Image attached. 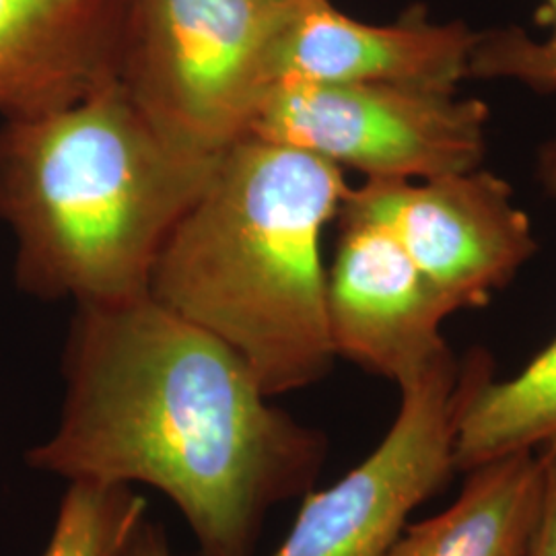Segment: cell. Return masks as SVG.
<instances>
[{
  "mask_svg": "<svg viewBox=\"0 0 556 556\" xmlns=\"http://www.w3.org/2000/svg\"><path fill=\"white\" fill-rule=\"evenodd\" d=\"M477 31L410 9L390 25L353 20L330 0H301L275 54V83H379L456 93Z\"/></svg>",
  "mask_w": 556,
  "mask_h": 556,
  "instance_id": "cell-9",
  "label": "cell"
},
{
  "mask_svg": "<svg viewBox=\"0 0 556 556\" xmlns=\"http://www.w3.org/2000/svg\"><path fill=\"white\" fill-rule=\"evenodd\" d=\"M301 0H119L116 85L181 149L219 160L275 85Z\"/></svg>",
  "mask_w": 556,
  "mask_h": 556,
  "instance_id": "cell-4",
  "label": "cell"
},
{
  "mask_svg": "<svg viewBox=\"0 0 556 556\" xmlns=\"http://www.w3.org/2000/svg\"><path fill=\"white\" fill-rule=\"evenodd\" d=\"M144 514L130 484L71 482L41 556H124Z\"/></svg>",
  "mask_w": 556,
  "mask_h": 556,
  "instance_id": "cell-13",
  "label": "cell"
},
{
  "mask_svg": "<svg viewBox=\"0 0 556 556\" xmlns=\"http://www.w3.org/2000/svg\"><path fill=\"white\" fill-rule=\"evenodd\" d=\"M338 215L388 227L452 312L486 305L538 250L511 186L480 167L429 179L367 178L349 188Z\"/></svg>",
  "mask_w": 556,
  "mask_h": 556,
  "instance_id": "cell-7",
  "label": "cell"
},
{
  "mask_svg": "<svg viewBox=\"0 0 556 556\" xmlns=\"http://www.w3.org/2000/svg\"><path fill=\"white\" fill-rule=\"evenodd\" d=\"M466 365L454 353L400 386L396 418L357 468L309 491L273 556H386L408 517L457 475Z\"/></svg>",
  "mask_w": 556,
  "mask_h": 556,
  "instance_id": "cell-6",
  "label": "cell"
},
{
  "mask_svg": "<svg viewBox=\"0 0 556 556\" xmlns=\"http://www.w3.org/2000/svg\"><path fill=\"white\" fill-rule=\"evenodd\" d=\"M542 452L546 459L544 501L528 556H556V445L542 447Z\"/></svg>",
  "mask_w": 556,
  "mask_h": 556,
  "instance_id": "cell-15",
  "label": "cell"
},
{
  "mask_svg": "<svg viewBox=\"0 0 556 556\" xmlns=\"http://www.w3.org/2000/svg\"><path fill=\"white\" fill-rule=\"evenodd\" d=\"M346 192L330 161L239 139L163 243L149 298L233 349L266 396L316 383L337 358L321 233Z\"/></svg>",
  "mask_w": 556,
  "mask_h": 556,
  "instance_id": "cell-2",
  "label": "cell"
},
{
  "mask_svg": "<svg viewBox=\"0 0 556 556\" xmlns=\"http://www.w3.org/2000/svg\"><path fill=\"white\" fill-rule=\"evenodd\" d=\"M540 179L556 194V149L544 147ZM456 435L457 475L493 457L556 445V338L514 378H493V358L475 349Z\"/></svg>",
  "mask_w": 556,
  "mask_h": 556,
  "instance_id": "cell-12",
  "label": "cell"
},
{
  "mask_svg": "<svg viewBox=\"0 0 556 556\" xmlns=\"http://www.w3.org/2000/svg\"><path fill=\"white\" fill-rule=\"evenodd\" d=\"M124 556H172L165 530L144 517L130 538Z\"/></svg>",
  "mask_w": 556,
  "mask_h": 556,
  "instance_id": "cell-16",
  "label": "cell"
},
{
  "mask_svg": "<svg viewBox=\"0 0 556 556\" xmlns=\"http://www.w3.org/2000/svg\"><path fill=\"white\" fill-rule=\"evenodd\" d=\"M119 0H0V114L43 116L116 80Z\"/></svg>",
  "mask_w": 556,
  "mask_h": 556,
  "instance_id": "cell-10",
  "label": "cell"
},
{
  "mask_svg": "<svg viewBox=\"0 0 556 556\" xmlns=\"http://www.w3.org/2000/svg\"><path fill=\"white\" fill-rule=\"evenodd\" d=\"M459 497L406 526L386 556H528L544 501L542 450L493 457L464 472Z\"/></svg>",
  "mask_w": 556,
  "mask_h": 556,
  "instance_id": "cell-11",
  "label": "cell"
},
{
  "mask_svg": "<svg viewBox=\"0 0 556 556\" xmlns=\"http://www.w3.org/2000/svg\"><path fill=\"white\" fill-rule=\"evenodd\" d=\"M553 34L534 41L521 29H493L477 34L470 52L468 77L516 79L538 93L556 91V0H546Z\"/></svg>",
  "mask_w": 556,
  "mask_h": 556,
  "instance_id": "cell-14",
  "label": "cell"
},
{
  "mask_svg": "<svg viewBox=\"0 0 556 556\" xmlns=\"http://www.w3.org/2000/svg\"><path fill=\"white\" fill-rule=\"evenodd\" d=\"M326 312L337 357L397 388L452 355L441 326L452 307L378 220L338 215Z\"/></svg>",
  "mask_w": 556,
  "mask_h": 556,
  "instance_id": "cell-8",
  "label": "cell"
},
{
  "mask_svg": "<svg viewBox=\"0 0 556 556\" xmlns=\"http://www.w3.org/2000/svg\"><path fill=\"white\" fill-rule=\"evenodd\" d=\"M54 435L29 468L147 484L186 517L200 556H254L264 519L314 491L328 438L273 406L223 340L144 298L79 305Z\"/></svg>",
  "mask_w": 556,
  "mask_h": 556,
  "instance_id": "cell-1",
  "label": "cell"
},
{
  "mask_svg": "<svg viewBox=\"0 0 556 556\" xmlns=\"http://www.w3.org/2000/svg\"><path fill=\"white\" fill-rule=\"evenodd\" d=\"M551 144H553V147H555V149H556V139L553 140V142H551Z\"/></svg>",
  "mask_w": 556,
  "mask_h": 556,
  "instance_id": "cell-17",
  "label": "cell"
},
{
  "mask_svg": "<svg viewBox=\"0 0 556 556\" xmlns=\"http://www.w3.org/2000/svg\"><path fill=\"white\" fill-rule=\"evenodd\" d=\"M489 108L456 93L379 83L278 80L252 137L289 144L367 178L429 179L478 169Z\"/></svg>",
  "mask_w": 556,
  "mask_h": 556,
  "instance_id": "cell-5",
  "label": "cell"
},
{
  "mask_svg": "<svg viewBox=\"0 0 556 556\" xmlns=\"http://www.w3.org/2000/svg\"><path fill=\"white\" fill-rule=\"evenodd\" d=\"M219 160L161 135L116 80L56 112L4 119L0 219L17 239L21 291L77 305L149 295L163 243Z\"/></svg>",
  "mask_w": 556,
  "mask_h": 556,
  "instance_id": "cell-3",
  "label": "cell"
}]
</instances>
